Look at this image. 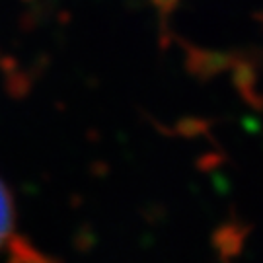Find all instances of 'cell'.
Masks as SVG:
<instances>
[{"label": "cell", "mask_w": 263, "mask_h": 263, "mask_svg": "<svg viewBox=\"0 0 263 263\" xmlns=\"http://www.w3.org/2000/svg\"><path fill=\"white\" fill-rule=\"evenodd\" d=\"M16 213H14V201L10 195L6 183L0 179V250L10 242L14 232Z\"/></svg>", "instance_id": "6da1fadb"}]
</instances>
